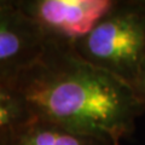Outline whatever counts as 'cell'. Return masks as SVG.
Wrapping results in <instances>:
<instances>
[{
	"label": "cell",
	"mask_w": 145,
	"mask_h": 145,
	"mask_svg": "<svg viewBox=\"0 0 145 145\" xmlns=\"http://www.w3.org/2000/svg\"><path fill=\"white\" fill-rule=\"evenodd\" d=\"M8 84L30 117L99 138H129L145 112L129 85L84 59L74 42L50 36Z\"/></svg>",
	"instance_id": "1"
},
{
	"label": "cell",
	"mask_w": 145,
	"mask_h": 145,
	"mask_svg": "<svg viewBox=\"0 0 145 145\" xmlns=\"http://www.w3.org/2000/svg\"><path fill=\"white\" fill-rule=\"evenodd\" d=\"M74 47L84 59L132 87L145 58V0H114Z\"/></svg>",
	"instance_id": "2"
},
{
	"label": "cell",
	"mask_w": 145,
	"mask_h": 145,
	"mask_svg": "<svg viewBox=\"0 0 145 145\" xmlns=\"http://www.w3.org/2000/svg\"><path fill=\"white\" fill-rule=\"evenodd\" d=\"M17 4L47 36L75 42L92 30L114 0H17Z\"/></svg>",
	"instance_id": "3"
},
{
	"label": "cell",
	"mask_w": 145,
	"mask_h": 145,
	"mask_svg": "<svg viewBox=\"0 0 145 145\" xmlns=\"http://www.w3.org/2000/svg\"><path fill=\"white\" fill-rule=\"evenodd\" d=\"M47 34L20 8L17 0H0V82H10L45 47Z\"/></svg>",
	"instance_id": "4"
},
{
	"label": "cell",
	"mask_w": 145,
	"mask_h": 145,
	"mask_svg": "<svg viewBox=\"0 0 145 145\" xmlns=\"http://www.w3.org/2000/svg\"><path fill=\"white\" fill-rule=\"evenodd\" d=\"M6 145H112V142L30 117L8 133Z\"/></svg>",
	"instance_id": "5"
},
{
	"label": "cell",
	"mask_w": 145,
	"mask_h": 145,
	"mask_svg": "<svg viewBox=\"0 0 145 145\" xmlns=\"http://www.w3.org/2000/svg\"><path fill=\"white\" fill-rule=\"evenodd\" d=\"M30 119L23 102L8 82H0V134H7Z\"/></svg>",
	"instance_id": "6"
},
{
	"label": "cell",
	"mask_w": 145,
	"mask_h": 145,
	"mask_svg": "<svg viewBox=\"0 0 145 145\" xmlns=\"http://www.w3.org/2000/svg\"><path fill=\"white\" fill-rule=\"evenodd\" d=\"M132 89L134 91V94L137 96L139 103L145 110V58L135 75V79L132 84Z\"/></svg>",
	"instance_id": "7"
},
{
	"label": "cell",
	"mask_w": 145,
	"mask_h": 145,
	"mask_svg": "<svg viewBox=\"0 0 145 145\" xmlns=\"http://www.w3.org/2000/svg\"><path fill=\"white\" fill-rule=\"evenodd\" d=\"M7 134H0V145H6V139H7Z\"/></svg>",
	"instance_id": "8"
},
{
	"label": "cell",
	"mask_w": 145,
	"mask_h": 145,
	"mask_svg": "<svg viewBox=\"0 0 145 145\" xmlns=\"http://www.w3.org/2000/svg\"><path fill=\"white\" fill-rule=\"evenodd\" d=\"M111 142H112V145H121L120 139H114V140H111Z\"/></svg>",
	"instance_id": "9"
}]
</instances>
